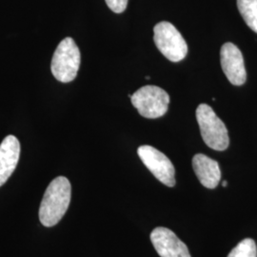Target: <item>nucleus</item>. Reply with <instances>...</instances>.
<instances>
[{
  "mask_svg": "<svg viewBox=\"0 0 257 257\" xmlns=\"http://www.w3.org/2000/svg\"><path fill=\"white\" fill-rule=\"evenodd\" d=\"M151 240L160 257H192L187 246L167 228H156L151 233Z\"/></svg>",
  "mask_w": 257,
  "mask_h": 257,
  "instance_id": "nucleus-8",
  "label": "nucleus"
},
{
  "mask_svg": "<svg viewBox=\"0 0 257 257\" xmlns=\"http://www.w3.org/2000/svg\"><path fill=\"white\" fill-rule=\"evenodd\" d=\"M105 1L107 3L108 7L113 13L121 14L127 8L128 0H105Z\"/></svg>",
  "mask_w": 257,
  "mask_h": 257,
  "instance_id": "nucleus-13",
  "label": "nucleus"
},
{
  "mask_svg": "<svg viewBox=\"0 0 257 257\" xmlns=\"http://www.w3.org/2000/svg\"><path fill=\"white\" fill-rule=\"evenodd\" d=\"M196 119L205 144L215 151H225L229 147V133L223 121L211 106L200 104L196 109Z\"/></svg>",
  "mask_w": 257,
  "mask_h": 257,
  "instance_id": "nucleus-2",
  "label": "nucleus"
},
{
  "mask_svg": "<svg viewBox=\"0 0 257 257\" xmlns=\"http://www.w3.org/2000/svg\"><path fill=\"white\" fill-rule=\"evenodd\" d=\"M222 185H223V187H227V185H228V182H227L226 180H224V181L222 182Z\"/></svg>",
  "mask_w": 257,
  "mask_h": 257,
  "instance_id": "nucleus-14",
  "label": "nucleus"
},
{
  "mask_svg": "<svg viewBox=\"0 0 257 257\" xmlns=\"http://www.w3.org/2000/svg\"><path fill=\"white\" fill-rule=\"evenodd\" d=\"M20 156V143L15 136H8L0 144V187L15 172Z\"/></svg>",
  "mask_w": 257,
  "mask_h": 257,
  "instance_id": "nucleus-9",
  "label": "nucleus"
},
{
  "mask_svg": "<svg viewBox=\"0 0 257 257\" xmlns=\"http://www.w3.org/2000/svg\"><path fill=\"white\" fill-rule=\"evenodd\" d=\"M193 168L200 183L208 189H214L220 182L221 171L218 163L202 154L193 156Z\"/></svg>",
  "mask_w": 257,
  "mask_h": 257,
  "instance_id": "nucleus-10",
  "label": "nucleus"
},
{
  "mask_svg": "<svg viewBox=\"0 0 257 257\" xmlns=\"http://www.w3.org/2000/svg\"><path fill=\"white\" fill-rule=\"evenodd\" d=\"M72 195L70 181L58 176L49 184L39 207V220L45 227H54L68 210Z\"/></svg>",
  "mask_w": 257,
  "mask_h": 257,
  "instance_id": "nucleus-1",
  "label": "nucleus"
},
{
  "mask_svg": "<svg viewBox=\"0 0 257 257\" xmlns=\"http://www.w3.org/2000/svg\"><path fill=\"white\" fill-rule=\"evenodd\" d=\"M228 257H257L256 244L252 239H244L232 248Z\"/></svg>",
  "mask_w": 257,
  "mask_h": 257,
  "instance_id": "nucleus-12",
  "label": "nucleus"
},
{
  "mask_svg": "<svg viewBox=\"0 0 257 257\" xmlns=\"http://www.w3.org/2000/svg\"><path fill=\"white\" fill-rule=\"evenodd\" d=\"M138 156L148 170L156 178L168 187L175 185V167L167 156L152 146H140L138 150Z\"/></svg>",
  "mask_w": 257,
  "mask_h": 257,
  "instance_id": "nucleus-6",
  "label": "nucleus"
},
{
  "mask_svg": "<svg viewBox=\"0 0 257 257\" xmlns=\"http://www.w3.org/2000/svg\"><path fill=\"white\" fill-rule=\"evenodd\" d=\"M237 7L246 24L257 34V0H237Z\"/></svg>",
  "mask_w": 257,
  "mask_h": 257,
  "instance_id": "nucleus-11",
  "label": "nucleus"
},
{
  "mask_svg": "<svg viewBox=\"0 0 257 257\" xmlns=\"http://www.w3.org/2000/svg\"><path fill=\"white\" fill-rule=\"evenodd\" d=\"M154 40L159 52L172 62L183 60L188 54V46L182 35L170 22L162 21L156 24Z\"/></svg>",
  "mask_w": 257,
  "mask_h": 257,
  "instance_id": "nucleus-4",
  "label": "nucleus"
},
{
  "mask_svg": "<svg viewBox=\"0 0 257 257\" xmlns=\"http://www.w3.org/2000/svg\"><path fill=\"white\" fill-rule=\"evenodd\" d=\"M131 100L142 116L152 119L165 114L169 108L170 96L163 89L148 85L135 92Z\"/></svg>",
  "mask_w": 257,
  "mask_h": 257,
  "instance_id": "nucleus-5",
  "label": "nucleus"
},
{
  "mask_svg": "<svg viewBox=\"0 0 257 257\" xmlns=\"http://www.w3.org/2000/svg\"><path fill=\"white\" fill-rule=\"evenodd\" d=\"M222 70L232 85L241 86L246 82L247 73L242 53L234 44L225 43L220 51Z\"/></svg>",
  "mask_w": 257,
  "mask_h": 257,
  "instance_id": "nucleus-7",
  "label": "nucleus"
},
{
  "mask_svg": "<svg viewBox=\"0 0 257 257\" xmlns=\"http://www.w3.org/2000/svg\"><path fill=\"white\" fill-rule=\"evenodd\" d=\"M80 51L72 37L64 38L56 48L51 70L55 79L62 83L72 82L80 67Z\"/></svg>",
  "mask_w": 257,
  "mask_h": 257,
  "instance_id": "nucleus-3",
  "label": "nucleus"
}]
</instances>
